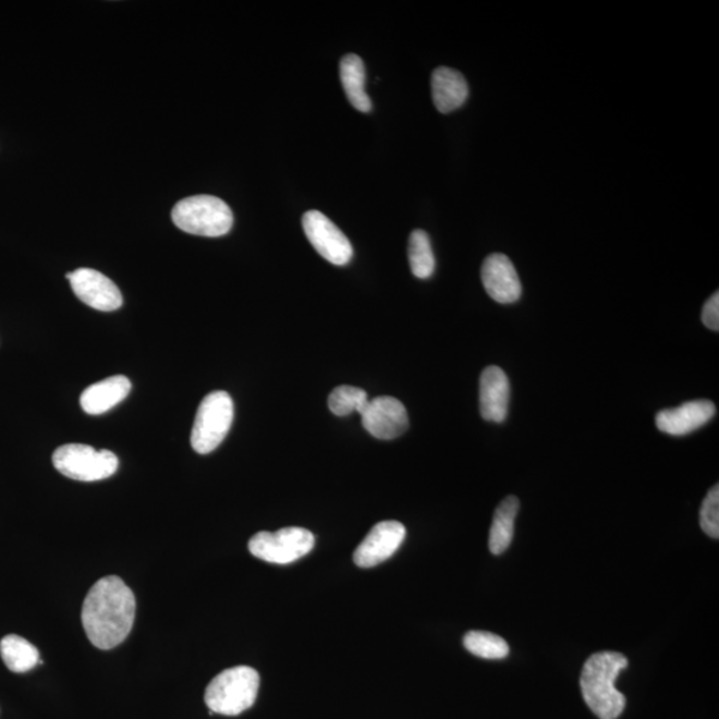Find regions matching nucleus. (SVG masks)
Returning <instances> with one entry per match:
<instances>
[{"mask_svg":"<svg viewBox=\"0 0 719 719\" xmlns=\"http://www.w3.org/2000/svg\"><path fill=\"white\" fill-rule=\"evenodd\" d=\"M482 279L485 291L497 303L513 304L523 293L517 271L505 255L488 256L483 264Z\"/></svg>","mask_w":719,"mask_h":719,"instance_id":"12","label":"nucleus"},{"mask_svg":"<svg viewBox=\"0 0 719 719\" xmlns=\"http://www.w3.org/2000/svg\"><path fill=\"white\" fill-rule=\"evenodd\" d=\"M406 536L405 526L399 521H381L371 527L367 537L360 543L353 561L358 568H374L379 563L391 559L404 543Z\"/></svg>","mask_w":719,"mask_h":719,"instance_id":"11","label":"nucleus"},{"mask_svg":"<svg viewBox=\"0 0 719 719\" xmlns=\"http://www.w3.org/2000/svg\"><path fill=\"white\" fill-rule=\"evenodd\" d=\"M260 675L249 667L221 671L206 688V704L212 715L239 716L254 706L259 693Z\"/></svg>","mask_w":719,"mask_h":719,"instance_id":"3","label":"nucleus"},{"mask_svg":"<svg viewBox=\"0 0 719 719\" xmlns=\"http://www.w3.org/2000/svg\"><path fill=\"white\" fill-rule=\"evenodd\" d=\"M360 416L365 430L380 440L398 439L410 427L404 404L391 395L368 400Z\"/></svg>","mask_w":719,"mask_h":719,"instance_id":"9","label":"nucleus"},{"mask_svg":"<svg viewBox=\"0 0 719 719\" xmlns=\"http://www.w3.org/2000/svg\"><path fill=\"white\" fill-rule=\"evenodd\" d=\"M340 77L350 103L362 112L371 110V101L365 93V65L363 59L350 53L341 59Z\"/></svg>","mask_w":719,"mask_h":719,"instance_id":"17","label":"nucleus"},{"mask_svg":"<svg viewBox=\"0 0 719 719\" xmlns=\"http://www.w3.org/2000/svg\"><path fill=\"white\" fill-rule=\"evenodd\" d=\"M716 416V405L709 400L688 401L679 407L663 410L656 417L657 428L670 436H685L703 428Z\"/></svg>","mask_w":719,"mask_h":719,"instance_id":"13","label":"nucleus"},{"mask_svg":"<svg viewBox=\"0 0 719 719\" xmlns=\"http://www.w3.org/2000/svg\"><path fill=\"white\" fill-rule=\"evenodd\" d=\"M131 381L125 376H112L93 383L81 395V405L88 415H101L127 398Z\"/></svg>","mask_w":719,"mask_h":719,"instance_id":"16","label":"nucleus"},{"mask_svg":"<svg viewBox=\"0 0 719 719\" xmlns=\"http://www.w3.org/2000/svg\"><path fill=\"white\" fill-rule=\"evenodd\" d=\"M136 599L122 578L107 575L89 589L83 602L82 622L89 643L110 650L129 637L135 622Z\"/></svg>","mask_w":719,"mask_h":719,"instance_id":"1","label":"nucleus"},{"mask_svg":"<svg viewBox=\"0 0 719 719\" xmlns=\"http://www.w3.org/2000/svg\"><path fill=\"white\" fill-rule=\"evenodd\" d=\"M470 96V87L463 74L449 68H439L431 74V98L441 113H449L463 106Z\"/></svg>","mask_w":719,"mask_h":719,"instance_id":"15","label":"nucleus"},{"mask_svg":"<svg viewBox=\"0 0 719 719\" xmlns=\"http://www.w3.org/2000/svg\"><path fill=\"white\" fill-rule=\"evenodd\" d=\"M52 464L65 477L93 483L115 475L119 460L107 449L96 451L84 443H65L53 452Z\"/></svg>","mask_w":719,"mask_h":719,"instance_id":"6","label":"nucleus"},{"mask_svg":"<svg viewBox=\"0 0 719 719\" xmlns=\"http://www.w3.org/2000/svg\"><path fill=\"white\" fill-rule=\"evenodd\" d=\"M407 257L412 273L418 279H428L435 272L436 260L428 233L416 230L411 233Z\"/></svg>","mask_w":719,"mask_h":719,"instance_id":"20","label":"nucleus"},{"mask_svg":"<svg viewBox=\"0 0 719 719\" xmlns=\"http://www.w3.org/2000/svg\"><path fill=\"white\" fill-rule=\"evenodd\" d=\"M700 529L707 536L719 538V488L715 485L705 497L703 508L699 513Z\"/></svg>","mask_w":719,"mask_h":719,"instance_id":"23","label":"nucleus"},{"mask_svg":"<svg viewBox=\"0 0 719 719\" xmlns=\"http://www.w3.org/2000/svg\"><path fill=\"white\" fill-rule=\"evenodd\" d=\"M233 401L224 391H215L203 399L197 410L191 446L199 454H208L224 441L233 422Z\"/></svg>","mask_w":719,"mask_h":719,"instance_id":"5","label":"nucleus"},{"mask_svg":"<svg viewBox=\"0 0 719 719\" xmlns=\"http://www.w3.org/2000/svg\"><path fill=\"white\" fill-rule=\"evenodd\" d=\"M315 547V536L304 527H283L278 532H259L249 539L252 556L263 561L287 565L307 556Z\"/></svg>","mask_w":719,"mask_h":719,"instance_id":"7","label":"nucleus"},{"mask_svg":"<svg viewBox=\"0 0 719 719\" xmlns=\"http://www.w3.org/2000/svg\"><path fill=\"white\" fill-rule=\"evenodd\" d=\"M0 656L5 667L14 673H26L40 662L38 649L16 634L5 635L0 641Z\"/></svg>","mask_w":719,"mask_h":719,"instance_id":"19","label":"nucleus"},{"mask_svg":"<svg viewBox=\"0 0 719 719\" xmlns=\"http://www.w3.org/2000/svg\"><path fill=\"white\" fill-rule=\"evenodd\" d=\"M72 291L88 307L112 312L122 307L123 296L107 276L92 268H81L68 275Z\"/></svg>","mask_w":719,"mask_h":719,"instance_id":"10","label":"nucleus"},{"mask_svg":"<svg viewBox=\"0 0 719 719\" xmlns=\"http://www.w3.org/2000/svg\"><path fill=\"white\" fill-rule=\"evenodd\" d=\"M703 322L711 331H719V293L716 292L704 305Z\"/></svg>","mask_w":719,"mask_h":719,"instance_id":"24","label":"nucleus"},{"mask_svg":"<svg viewBox=\"0 0 719 719\" xmlns=\"http://www.w3.org/2000/svg\"><path fill=\"white\" fill-rule=\"evenodd\" d=\"M465 649L473 656L485 659H502L509 656V645L500 635L472 631L465 634Z\"/></svg>","mask_w":719,"mask_h":719,"instance_id":"21","label":"nucleus"},{"mask_svg":"<svg viewBox=\"0 0 719 719\" xmlns=\"http://www.w3.org/2000/svg\"><path fill=\"white\" fill-rule=\"evenodd\" d=\"M172 221L191 235L220 237L231 231L233 214L219 197L197 195L185 197L173 207Z\"/></svg>","mask_w":719,"mask_h":719,"instance_id":"4","label":"nucleus"},{"mask_svg":"<svg viewBox=\"0 0 719 719\" xmlns=\"http://www.w3.org/2000/svg\"><path fill=\"white\" fill-rule=\"evenodd\" d=\"M305 236L314 248L334 266H345L353 257V248L339 227L319 211H308L303 216Z\"/></svg>","mask_w":719,"mask_h":719,"instance_id":"8","label":"nucleus"},{"mask_svg":"<svg viewBox=\"0 0 719 719\" xmlns=\"http://www.w3.org/2000/svg\"><path fill=\"white\" fill-rule=\"evenodd\" d=\"M511 383L499 367L485 368L479 377V412L487 422L502 423L508 416Z\"/></svg>","mask_w":719,"mask_h":719,"instance_id":"14","label":"nucleus"},{"mask_svg":"<svg viewBox=\"0 0 719 719\" xmlns=\"http://www.w3.org/2000/svg\"><path fill=\"white\" fill-rule=\"evenodd\" d=\"M368 394L362 388L341 386L329 394L328 406L336 416L344 417L353 412H362L368 403Z\"/></svg>","mask_w":719,"mask_h":719,"instance_id":"22","label":"nucleus"},{"mask_svg":"<svg viewBox=\"0 0 719 719\" xmlns=\"http://www.w3.org/2000/svg\"><path fill=\"white\" fill-rule=\"evenodd\" d=\"M520 511V501L515 496H509L497 507L493 523L489 533V550L500 556L511 547L514 535V521Z\"/></svg>","mask_w":719,"mask_h":719,"instance_id":"18","label":"nucleus"},{"mask_svg":"<svg viewBox=\"0 0 719 719\" xmlns=\"http://www.w3.org/2000/svg\"><path fill=\"white\" fill-rule=\"evenodd\" d=\"M627 658L619 651H599L586 659L581 673V692L599 719H617L625 710L626 697L616 687Z\"/></svg>","mask_w":719,"mask_h":719,"instance_id":"2","label":"nucleus"}]
</instances>
